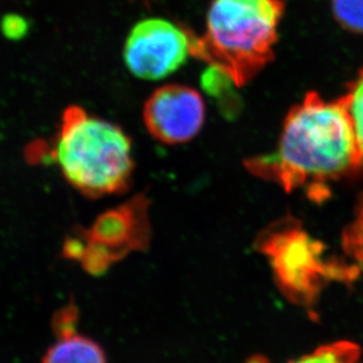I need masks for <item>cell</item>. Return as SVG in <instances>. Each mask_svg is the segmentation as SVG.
Here are the masks:
<instances>
[{
	"instance_id": "7a4b0ae2",
	"label": "cell",
	"mask_w": 363,
	"mask_h": 363,
	"mask_svg": "<svg viewBox=\"0 0 363 363\" xmlns=\"http://www.w3.org/2000/svg\"><path fill=\"white\" fill-rule=\"evenodd\" d=\"M284 10V0H213L204 35L191 32V56L248 84L274 60Z\"/></svg>"
},
{
	"instance_id": "3957f363",
	"label": "cell",
	"mask_w": 363,
	"mask_h": 363,
	"mask_svg": "<svg viewBox=\"0 0 363 363\" xmlns=\"http://www.w3.org/2000/svg\"><path fill=\"white\" fill-rule=\"evenodd\" d=\"M52 154L65 179L89 197L124 191L133 175L129 137L79 106L64 112Z\"/></svg>"
},
{
	"instance_id": "30bf717a",
	"label": "cell",
	"mask_w": 363,
	"mask_h": 363,
	"mask_svg": "<svg viewBox=\"0 0 363 363\" xmlns=\"http://www.w3.org/2000/svg\"><path fill=\"white\" fill-rule=\"evenodd\" d=\"M353 123L361 154L363 156V69L350 83L348 91L341 97Z\"/></svg>"
},
{
	"instance_id": "52a82bcc",
	"label": "cell",
	"mask_w": 363,
	"mask_h": 363,
	"mask_svg": "<svg viewBox=\"0 0 363 363\" xmlns=\"http://www.w3.org/2000/svg\"><path fill=\"white\" fill-rule=\"evenodd\" d=\"M43 363H106L101 347L84 336L71 335L50 348Z\"/></svg>"
},
{
	"instance_id": "7c38bea8",
	"label": "cell",
	"mask_w": 363,
	"mask_h": 363,
	"mask_svg": "<svg viewBox=\"0 0 363 363\" xmlns=\"http://www.w3.org/2000/svg\"><path fill=\"white\" fill-rule=\"evenodd\" d=\"M144 1H152V0H144Z\"/></svg>"
},
{
	"instance_id": "8fae6325",
	"label": "cell",
	"mask_w": 363,
	"mask_h": 363,
	"mask_svg": "<svg viewBox=\"0 0 363 363\" xmlns=\"http://www.w3.org/2000/svg\"><path fill=\"white\" fill-rule=\"evenodd\" d=\"M333 14L341 28L363 33V0H333Z\"/></svg>"
},
{
	"instance_id": "9c48e42d",
	"label": "cell",
	"mask_w": 363,
	"mask_h": 363,
	"mask_svg": "<svg viewBox=\"0 0 363 363\" xmlns=\"http://www.w3.org/2000/svg\"><path fill=\"white\" fill-rule=\"evenodd\" d=\"M343 250L363 270V194L359 199L354 218L342 234Z\"/></svg>"
},
{
	"instance_id": "8992f818",
	"label": "cell",
	"mask_w": 363,
	"mask_h": 363,
	"mask_svg": "<svg viewBox=\"0 0 363 363\" xmlns=\"http://www.w3.org/2000/svg\"><path fill=\"white\" fill-rule=\"evenodd\" d=\"M143 119L147 131L158 142L170 145L186 143L202 129L206 105L195 89L164 85L147 98Z\"/></svg>"
},
{
	"instance_id": "277c9868",
	"label": "cell",
	"mask_w": 363,
	"mask_h": 363,
	"mask_svg": "<svg viewBox=\"0 0 363 363\" xmlns=\"http://www.w3.org/2000/svg\"><path fill=\"white\" fill-rule=\"evenodd\" d=\"M259 249L269 259L283 293L298 303H313L330 279L350 282L359 275L357 264L323 259L325 247L294 218L279 220L264 231Z\"/></svg>"
},
{
	"instance_id": "5b68a950",
	"label": "cell",
	"mask_w": 363,
	"mask_h": 363,
	"mask_svg": "<svg viewBox=\"0 0 363 363\" xmlns=\"http://www.w3.org/2000/svg\"><path fill=\"white\" fill-rule=\"evenodd\" d=\"M189 55L191 32L160 18L144 19L135 25L124 48L128 69L147 81H158L174 74Z\"/></svg>"
},
{
	"instance_id": "6da1fadb",
	"label": "cell",
	"mask_w": 363,
	"mask_h": 363,
	"mask_svg": "<svg viewBox=\"0 0 363 363\" xmlns=\"http://www.w3.org/2000/svg\"><path fill=\"white\" fill-rule=\"evenodd\" d=\"M245 164L286 191L308 186L316 197L328 182L361 170L363 156L342 99L327 101L311 91L288 112L275 152Z\"/></svg>"
},
{
	"instance_id": "ba28073f",
	"label": "cell",
	"mask_w": 363,
	"mask_h": 363,
	"mask_svg": "<svg viewBox=\"0 0 363 363\" xmlns=\"http://www.w3.org/2000/svg\"><path fill=\"white\" fill-rule=\"evenodd\" d=\"M362 350L352 341H335L322 345L311 354H306L289 363H362Z\"/></svg>"
}]
</instances>
